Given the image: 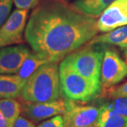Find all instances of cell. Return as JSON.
I'll return each instance as SVG.
<instances>
[{"label": "cell", "mask_w": 127, "mask_h": 127, "mask_svg": "<svg viewBox=\"0 0 127 127\" xmlns=\"http://www.w3.org/2000/svg\"><path fill=\"white\" fill-rule=\"evenodd\" d=\"M98 31L94 17L62 0H48L32 11L25 38L37 55L50 62H57L91 40Z\"/></svg>", "instance_id": "1"}, {"label": "cell", "mask_w": 127, "mask_h": 127, "mask_svg": "<svg viewBox=\"0 0 127 127\" xmlns=\"http://www.w3.org/2000/svg\"><path fill=\"white\" fill-rule=\"evenodd\" d=\"M57 62H48L32 73L21 93L28 102H47L59 99L61 93L59 68Z\"/></svg>", "instance_id": "2"}, {"label": "cell", "mask_w": 127, "mask_h": 127, "mask_svg": "<svg viewBox=\"0 0 127 127\" xmlns=\"http://www.w3.org/2000/svg\"><path fill=\"white\" fill-rule=\"evenodd\" d=\"M61 93L67 100L88 102L97 97L100 86L74 71L64 60L59 66Z\"/></svg>", "instance_id": "3"}, {"label": "cell", "mask_w": 127, "mask_h": 127, "mask_svg": "<svg viewBox=\"0 0 127 127\" xmlns=\"http://www.w3.org/2000/svg\"><path fill=\"white\" fill-rule=\"evenodd\" d=\"M104 49V47L97 44L88 45V47L67 55L64 61L74 71L100 86Z\"/></svg>", "instance_id": "4"}, {"label": "cell", "mask_w": 127, "mask_h": 127, "mask_svg": "<svg viewBox=\"0 0 127 127\" xmlns=\"http://www.w3.org/2000/svg\"><path fill=\"white\" fill-rule=\"evenodd\" d=\"M127 76V64L113 49L105 47L102 64L100 86L104 90L122 81Z\"/></svg>", "instance_id": "5"}, {"label": "cell", "mask_w": 127, "mask_h": 127, "mask_svg": "<svg viewBox=\"0 0 127 127\" xmlns=\"http://www.w3.org/2000/svg\"><path fill=\"white\" fill-rule=\"evenodd\" d=\"M28 10L16 9L0 28V48L23 42Z\"/></svg>", "instance_id": "6"}, {"label": "cell", "mask_w": 127, "mask_h": 127, "mask_svg": "<svg viewBox=\"0 0 127 127\" xmlns=\"http://www.w3.org/2000/svg\"><path fill=\"white\" fill-rule=\"evenodd\" d=\"M99 108L91 105H79L66 100L64 118L66 127H96Z\"/></svg>", "instance_id": "7"}, {"label": "cell", "mask_w": 127, "mask_h": 127, "mask_svg": "<svg viewBox=\"0 0 127 127\" xmlns=\"http://www.w3.org/2000/svg\"><path fill=\"white\" fill-rule=\"evenodd\" d=\"M98 31L109 32L127 25V0H116L101 14L97 21Z\"/></svg>", "instance_id": "8"}, {"label": "cell", "mask_w": 127, "mask_h": 127, "mask_svg": "<svg viewBox=\"0 0 127 127\" xmlns=\"http://www.w3.org/2000/svg\"><path fill=\"white\" fill-rule=\"evenodd\" d=\"M66 109V100H57L47 102H28L23 106V112L28 118L33 122L64 114Z\"/></svg>", "instance_id": "9"}, {"label": "cell", "mask_w": 127, "mask_h": 127, "mask_svg": "<svg viewBox=\"0 0 127 127\" xmlns=\"http://www.w3.org/2000/svg\"><path fill=\"white\" fill-rule=\"evenodd\" d=\"M31 51L25 45L0 48V74H16Z\"/></svg>", "instance_id": "10"}, {"label": "cell", "mask_w": 127, "mask_h": 127, "mask_svg": "<svg viewBox=\"0 0 127 127\" xmlns=\"http://www.w3.org/2000/svg\"><path fill=\"white\" fill-rule=\"evenodd\" d=\"M26 83L17 74H0L1 98H16L21 96Z\"/></svg>", "instance_id": "11"}, {"label": "cell", "mask_w": 127, "mask_h": 127, "mask_svg": "<svg viewBox=\"0 0 127 127\" xmlns=\"http://www.w3.org/2000/svg\"><path fill=\"white\" fill-rule=\"evenodd\" d=\"M127 117L116 112L109 102L100 106L96 127H127Z\"/></svg>", "instance_id": "12"}, {"label": "cell", "mask_w": 127, "mask_h": 127, "mask_svg": "<svg viewBox=\"0 0 127 127\" xmlns=\"http://www.w3.org/2000/svg\"><path fill=\"white\" fill-rule=\"evenodd\" d=\"M109 44L126 48L127 47V26L116 28L113 31L94 37L89 41L88 45Z\"/></svg>", "instance_id": "13"}, {"label": "cell", "mask_w": 127, "mask_h": 127, "mask_svg": "<svg viewBox=\"0 0 127 127\" xmlns=\"http://www.w3.org/2000/svg\"><path fill=\"white\" fill-rule=\"evenodd\" d=\"M116 0H76L73 6L78 11L92 17L98 16Z\"/></svg>", "instance_id": "14"}, {"label": "cell", "mask_w": 127, "mask_h": 127, "mask_svg": "<svg viewBox=\"0 0 127 127\" xmlns=\"http://www.w3.org/2000/svg\"><path fill=\"white\" fill-rule=\"evenodd\" d=\"M48 62H50L42 58L35 52H31V53L28 55L23 61L21 68L16 74L26 83L29 78L37 68L40 67L42 65Z\"/></svg>", "instance_id": "15"}, {"label": "cell", "mask_w": 127, "mask_h": 127, "mask_svg": "<svg viewBox=\"0 0 127 127\" xmlns=\"http://www.w3.org/2000/svg\"><path fill=\"white\" fill-rule=\"evenodd\" d=\"M21 109V105L17 100L12 98L0 100V112L6 119L9 127H12L14 122L20 116Z\"/></svg>", "instance_id": "16"}, {"label": "cell", "mask_w": 127, "mask_h": 127, "mask_svg": "<svg viewBox=\"0 0 127 127\" xmlns=\"http://www.w3.org/2000/svg\"><path fill=\"white\" fill-rule=\"evenodd\" d=\"M103 93L104 95H105V96L113 99L127 97V82L119 86H113L110 88L104 90Z\"/></svg>", "instance_id": "17"}, {"label": "cell", "mask_w": 127, "mask_h": 127, "mask_svg": "<svg viewBox=\"0 0 127 127\" xmlns=\"http://www.w3.org/2000/svg\"><path fill=\"white\" fill-rule=\"evenodd\" d=\"M109 104L116 112L127 117V97L115 98Z\"/></svg>", "instance_id": "18"}, {"label": "cell", "mask_w": 127, "mask_h": 127, "mask_svg": "<svg viewBox=\"0 0 127 127\" xmlns=\"http://www.w3.org/2000/svg\"><path fill=\"white\" fill-rule=\"evenodd\" d=\"M13 2V0H0V28L10 14Z\"/></svg>", "instance_id": "19"}, {"label": "cell", "mask_w": 127, "mask_h": 127, "mask_svg": "<svg viewBox=\"0 0 127 127\" xmlns=\"http://www.w3.org/2000/svg\"><path fill=\"white\" fill-rule=\"evenodd\" d=\"M36 127H66V123L64 118L61 114L57 115L45 122L40 124Z\"/></svg>", "instance_id": "20"}, {"label": "cell", "mask_w": 127, "mask_h": 127, "mask_svg": "<svg viewBox=\"0 0 127 127\" xmlns=\"http://www.w3.org/2000/svg\"><path fill=\"white\" fill-rule=\"evenodd\" d=\"M16 7L18 9H28L34 7L38 0H13Z\"/></svg>", "instance_id": "21"}, {"label": "cell", "mask_w": 127, "mask_h": 127, "mask_svg": "<svg viewBox=\"0 0 127 127\" xmlns=\"http://www.w3.org/2000/svg\"><path fill=\"white\" fill-rule=\"evenodd\" d=\"M11 127H35V124L31 121L28 120L23 117L19 116L14 122Z\"/></svg>", "instance_id": "22"}, {"label": "cell", "mask_w": 127, "mask_h": 127, "mask_svg": "<svg viewBox=\"0 0 127 127\" xmlns=\"http://www.w3.org/2000/svg\"><path fill=\"white\" fill-rule=\"evenodd\" d=\"M0 127H9V124L3 114L0 112Z\"/></svg>", "instance_id": "23"}, {"label": "cell", "mask_w": 127, "mask_h": 127, "mask_svg": "<svg viewBox=\"0 0 127 127\" xmlns=\"http://www.w3.org/2000/svg\"><path fill=\"white\" fill-rule=\"evenodd\" d=\"M125 57H126V63L127 64V47L125 48Z\"/></svg>", "instance_id": "24"}, {"label": "cell", "mask_w": 127, "mask_h": 127, "mask_svg": "<svg viewBox=\"0 0 127 127\" xmlns=\"http://www.w3.org/2000/svg\"><path fill=\"white\" fill-rule=\"evenodd\" d=\"M0 98H1V97H0Z\"/></svg>", "instance_id": "25"}, {"label": "cell", "mask_w": 127, "mask_h": 127, "mask_svg": "<svg viewBox=\"0 0 127 127\" xmlns=\"http://www.w3.org/2000/svg\"></svg>", "instance_id": "26"}]
</instances>
